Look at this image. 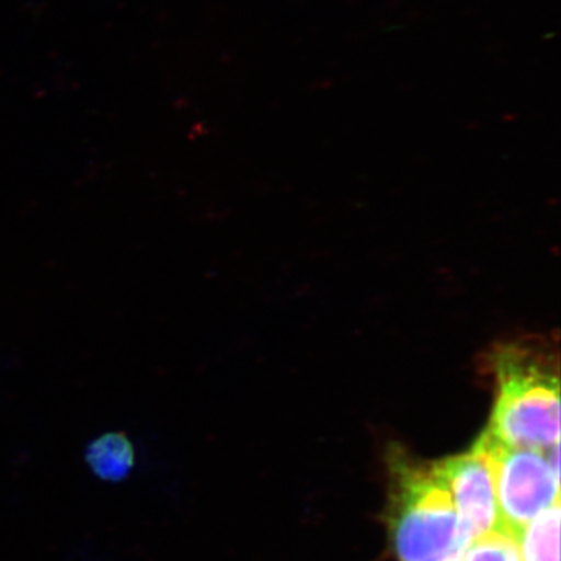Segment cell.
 Listing matches in <instances>:
<instances>
[{"mask_svg": "<svg viewBox=\"0 0 561 561\" xmlns=\"http://www.w3.org/2000/svg\"><path fill=\"white\" fill-rule=\"evenodd\" d=\"M391 540L400 561H461L472 535L430 465L397 460Z\"/></svg>", "mask_w": 561, "mask_h": 561, "instance_id": "cell-2", "label": "cell"}, {"mask_svg": "<svg viewBox=\"0 0 561 561\" xmlns=\"http://www.w3.org/2000/svg\"><path fill=\"white\" fill-rule=\"evenodd\" d=\"M497 397L485 434L515 449L546 453L560 443L557 365L534 348L508 345L494 354Z\"/></svg>", "mask_w": 561, "mask_h": 561, "instance_id": "cell-1", "label": "cell"}, {"mask_svg": "<svg viewBox=\"0 0 561 561\" xmlns=\"http://www.w3.org/2000/svg\"><path fill=\"white\" fill-rule=\"evenodd\" d=\"M479 442L493 471L501 530L518 540L538 513L560 502V445L546 453L507 448L485 432Z\"/></svg>", "mask_w": 561, "mask_h": 561, "instance_id": "cell-3", "label": "cell"}, {"mask_svg": "<svg viewBox=\"0 0 561 561\" xmlns=\"http://www.w3.org/2000/svg\"><path fill=\"white\" fill-rule=\"evenodd\" d=\"M84 461L91 474L102 482L119 483L130 478L138 456L131 438L125 432L114 431L90 442L84 451Z\"/></svg>", "mask_w": 561, "mask_h": 561, "instance_id": "cell-5", "label": "cell"}, {"mask_svg": "<svg viewBox=\"0 0 561 561\" xmlns=\"http://www.w3.org/2000/svg\"><path fill=\"white\" fill-rule=\"evenodd\" d=\"M461 561H522L518 540L507 531H486L474 538Z\"/></svg>", "mask_w": 561, "mask_h": 561, "instance_id": "cell-7", "label": "cell"}, {"mask_svg": "<svg viewBox=\"0 0 561 561\" xmlns=\"http://www.w3.org/2000/svg\"><path fill=\"white\" fill-rule=\"evenodd\" d=\"M518 546L522 561H560V502L524 527Z\"/></svg>", "mask_w": 561, "mask_h": 561, "instance_id": "cell-6", "label": "cell"}, {"mask_svg": "<svg viewBox=\"0 0 561 561\" xmlns=\"http://www.w3.org/2000/svg\"><path fill=\"white\" fill-rule=\"evenodd\" d=\"M435 478L448 489L461 522L474 538L501 529L489 456L476 442L470 451L430 465Z\"/></svg>", "mask_w": 561, "mask_h": 561, "instance_id": "cell-4", "label": "cell"}]
</instances>
